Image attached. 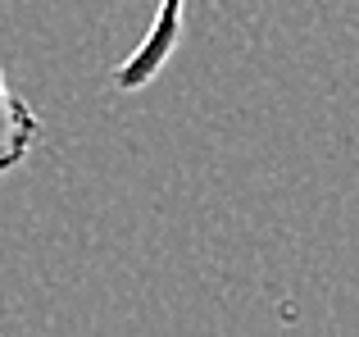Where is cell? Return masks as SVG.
<instances>
[{"label": "cell", "instance_id": "cell-1", "mask_svg": "<svg viewBox=\"0 0 359 337\" xmlns=\"http://www.w3.org/2000/svg\"><path fill=\"white\" fill-rule=\"evenodd\" d=\"M182 32H187V0H155V14H150L141 41L114 69V87L118 91H146L168 69V60L177 55Z\"/></svg>", "mask_w": 359, "mask_h": 337}, {"label": "cell", "instance_id": "cell-2", "mask_svg": "<svg viewBox=\"0 0 359 337\" xmlns=\"http://www.w3.org/2000/svg\"><path fill=\"white\" fill-rule=\"evenodd\" d=\"M36 142H41V119L14 91V82L5 78V64H0V178L14 173Z\"/></svg>", "mask_w": 359, "mask_h": 337}]
</instances>
